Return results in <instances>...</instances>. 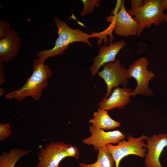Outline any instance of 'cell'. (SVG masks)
I'll use <instances>...</instances> for the list:
<instances>
[{"instance_id": "cell-13", "label": "cell", "mask_w": 167, "mask_h": 167, "mask_svg": "<svg viewBox=\"0 0 167 167\" xmlns=\"http://www.w3.org/2000/svg\"><path fill=\"white\" fill-rule=\"evenodd\" d=\"M21 45L17 32L11 29L0 39V62H8L14 59L17 56Z\"/></svg>"}, {"instance_id": "cell-10", "label": "cell", "mask_w": 167, "mask_h": 167, "mask_svg": "<svg viewBox=\"0 0 167 167\" xmlns=\"http://www.w3.org/2000/svg\"><path fill=\"white\" fill-rule=\"evenodd\" d=\"M146 140L147 152L144 160L146 167H163L159 160L164 149L167 147V133H160L148 137Z\"/></svg>"}, {"instance_id": "cell-11", "label": "cell", "mask_w": 167, "mask_h": 167, "mask_svg": "<svg viewBox=\"0 0 167 167\" xmlns=\"http://www.w3.org/2000/svg\"><path fill=\"white\" fill-rule=\"evenodd\" d=\"M126 45L124 41L113 43L110 40L109 45L100 46L98 55L93 58V63L89 68L92 76H94L97 74L100 68L105 64L115 61L117 54Z\"/></svg>"}, {"instance_id": "cell-19", "label": "cell", "mask_w": 167, "mask_h": 167, "mask_svg": "<svg viewBox=\"0 0 167 167\" xmlns=\"http://www.w3.org/2000/svg\"><path fill=\"white\" fill-rule=\"evenodd\" d=\"M11 29L9 24L6 21L0 19V39L7 34Z\"/></svg>"}, {"instance_id": "cell-3", "label": "cell", "mask_w": 167, "mask_h": 167, "mask_svg": "<svg viewBox=\"0 0 167 167\" xmlns=\"http://www.w3.org/2000/svg\"><path fill=\"white\" fill-rule=\"evenodd\" d=\"M38 162L35 167H59L60 162L66 157L79 158L77 147L62 141H52L41 148L37 153Z\"/></svg>"}, {"instance_id": "cell-23", "label": "cell", "mask_w": 167, "mask_h": 167, "mask_svg": "<svg viewBox=\"0 0 167 167\" xmlns=\"http://www.w3.org/2000/svg\"><path fill=\"white\" fill-rule=\"evenodd\" d=\"M0 96H2L3 95V93H4V89L2 88H0Z\"/></svg>"}, {"instance_id": "cell-21", "label": "cell", "mask_w": 167, "mask_h": 167, "mask_svg": "<svg viewBox=\"0 0 167 167\" xmlns=\"http://www.w3.org/2000/svg\"><path fill=\"white\" fill-rule=\"evenodd\" d=\"M4 69L2 62H0V85L1 86L6 81L5 74L3 71Z\"/></svg>"}, {"instance_id": "cell-15", "label": "cell", "mask_w": 167, "mask_h": 167, "mask_svg": "<svg viewBox=\"0 0 167 167\" xmlns=\"http://www.w3.org/2000/svg\"><path fill=\"white\" fill-rule=\"evenodd\" d=\"M97 155V160L94 163L87 164L84 162L79 164L80 167H114L115 161L105 146L99 149Z\"/></svg>"}, {"instance_id": "cell-9", "label": "cell", "mask_w": 167, "mask_h": 167, "mask_svg": "<svg viewBox=\"0 0 167 167\" xmlns=\"http://www.w3.org/2000/svg\"><path fill=\"white\" fill-rule=\"evenodd\" d=\"M91 135L82 140L87 145H92L96 151L108 144H118L126 137L125 134L119 130L106 132L92 125L89 127Z\"/></svg>"}, {"instance_id": "cell-14", "label": "cell", "mask_w": 167, "mask_h": 167, "mask_svg": "<svg viewBox=\"0 0 167 167\" xmlns=\"http://www.w3.org/2000/svg\"><path fill=\"white\" fill-rule=\"evenodd\" d=\"M108 111L100 108L93 113V117L89 121L94 126L103 130H113L121 126L119 122L112 119L109 115Z\"/></svg>"}, {"instance_id": "cell-5", "label": "cell", "mask_w": 167, "mask_h": 167, "mask_svg": "<svg viewBox=\"0 0 167 167\" xmlns=\"http://www.w3.org/2000/svg\"><path fill=\"white\" fill-rule=\"evenodd\" d=\"M148 137L147 135H143L135 138L130 134L127 136V140L123 139L117 145H106L105 146L114 158L116 167H119L121 160L128 155H134L142 158L145 157L147 149L144 140Z\"/></svg>"}, {"instance_id": "cell-6", "label": "cell", "mask_w": 167, "mask_h": 167, "mask_svg": "<svg viewBox=\"0 0 167 167\" xmlns=\"http://www.w3.org/2000/svg\"><path fill=\"white\" fill-rule=\"evenodd\" d=\"M149 64L147 58L141 57L131 64L127 69L129 79L133 78L137 83L135 88L131 93V96L138 95L149 96L153 94V91L148 85L155 74L152 71L148 69Z\"/></svg>"}, {"instance_id": "cell-1", "label": "cell", "mask_w": 167, "mask_h": 167, "mask_svg": "<svg viewBox=\"0 0 167 167\" xmlns=\"http://www.w3.org/2000/svg\"><path fill=\"white\" fill-rule=\"evenodd\" d=\"M40 59L33 61L32 72L24 85L20 88L11 91L5 95L6 99L22 101L25 97H32L35 101L41 98L43 91L48 85L52 71L49 65L44 64Z\"/></svg>"}, {"instance_id": "cell-12", "label": "cell", "mask_w": 167, "mask_h": 167, "mask_svg": "<svg viewBox=\"0 0 167 167\" xmlns=\"http://www.w3.org/2000/svg\"><path fill=\"white\" fill-rule=\"evenodd\" d=\"M132 91L131 88L127 87H116L108 97L102 98L98 106L108 111L116 108L122 109L131 102V94Z\"/></svg>"}, {"instance_id": "cell-16", "label": "cell", "mask_w": 167, "mask_h": 167, "mask_svg": "<svg viewBox=\"0 0 167 167\" xmlns=\"http://www.w3.org/2000/svg\"><path fill=\"white\" fill-rule=\"evenodd\" d=\"M30 150H25L19 148L4 152L0 156V167H14L16 163L21 157L27 155Z\"/></svg>"}, {"instance_id": "cell-20", "label": "cell", "mask_w": 167, "mask_h": 167, "mask_svg": "<svg viewBox=\"0 0 167 167\" xmlns=\"http://www.w3.org/2000/svg\"><path fill=\"white\" fill-rule=\"evenodd\" d=\"M144 3V1L142 0H131V8L127 12H131L143 6Z\"/></svg>"}, {"instance_id": "cell-24", "label": "cell", "mask_w": 167, "mask_h": 167, "mask_svg": "<svg viewBox=\"0 0 167 167\" xmlns=\"http://www.w3.org/2000/svg\"><path fill=\"white\" fill-rule=\"evenodd\" d=\"M165 21L167 24V13L165 14Z\"/></svg>"}, {"instance_id": "cell-22", "label": "cell", "mask_w": 167, "mask_h": 167, "mask_svg": "<svg viewBox=\"0 0 167 167\" xmlns=\"http://www.w3.org/2000/svg\"><path fill=\"white\" fill-rule=\"evenodd\" d=\"M161 3L163 10L167 9V0H161Z\"/></svg>"}, {"instance_id": "cell-2", "label": "cell", "mask_w": 167, "mask_h": 167, "mask_svg": "<svg viewBox=\"0 0 167 167\" xmlns=\"http://www.w3.org/2000/svg\"><path fill=\"white\" fill-rule=\"evenodd\" d=\"M54 21L58 29V37L56 39L54 47L50 49L39 51L37 55L39 59L45 61L48 58L59 55L63 53L70 44L73 42H83L92 47L89 39L90 38L100 36V33L90 34L78 28L73 29L69 27L66 22L57 17Z\"/></svg>"}, {"instance_id": "cell-4", "label": "cell", "mask_w": 167, "mask_h": 167, "mask_svg": "<svg viewBox=\"0 0 167 167\" xmlns=\"http://www.w3.org/2000/svg\"><path fill=\"white\" fill-rule=\"evenodd\" d=\"M162 6L161 0H144L141 7L128 12L137 22L139 28L137 36H139L145 28H150L152 24L159 26L165 21V14Z\"/></svg>"}, {"instance_id": "cell-17", "label": "cell", "mask_w": 167, "mask_h": 167, "mask_svg": "<svg viewBox=\"0 0 167 167\" xmlns=\"http://www.w3.org/2000/svg\"><path fill=\"white\" fill-rule=\"evenodd\" d=\"M84 7L80 12L81 16L84 17L86 15L92 13L95 11V7L100 6V0H82Z\"/></svg>"}, {"instance_id": "cell-18", "label": "cell", "mask_w": 167, "mask_h": 167, "mask_svg": "<svg viewBox=\"0 0 167 167\" xmlns=\"http://www.w3.org/2000/svg\"><path fill=\"white\" fill-rule=\"evenodd\" d=\"M12 133L9 123H1L0 124V141H4L8 138Z\"/></svg>"}, {"instance_id": "cell-7", "label": "cell", "mask_w": 167, "mask_h": 167, "mask_svg": "<svg viewBox=\"0 0 167 167\" xmlns=\"http://www.w3.org/2000/svg\"><path fill=\"white\" fill-rule=\"evenodd\" d=\"M97 74L105 83L107 88L105 97H108L112 92V89L122 86L127 87L129 84L127 69L122 66L119 59L115 61L106 63Z\"/></svg>"}, {"instance_id": "cell-8", "label": "cell", "mask_w": 167, "mask_h": 167, "mask_svg": "<svg viewBox=\"0 0 167 167\" xmlns=\"http://www.w3.org/2000/svg\"><path fill=\"white\" fill-rule=\"evenodd\" d=\"M124 2L123 0L121 8L117 14L107 17L105 19L113 26L116 35L125 37L136 35L138 23L126 11Z\"/></svg>"}]
</instances>
